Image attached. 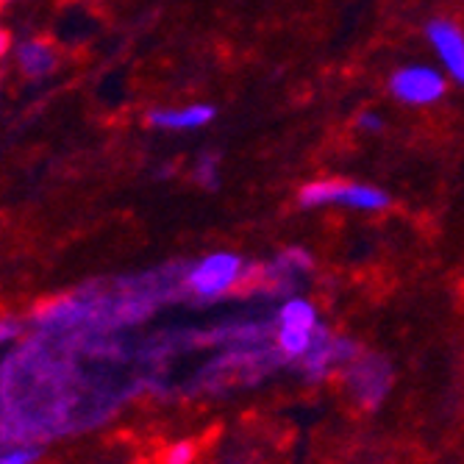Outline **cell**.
<instances>
[{"label": "cell", "instance_id": "obj_3", "mask_svg": "<svg viewBox=\"0 0 464 464\" xmlns=\"http://www.w3.org/2000/svg\"><path fill=\"white\" fill-rule=\"evenodd\" d=\"M242 276V262L234 253H212L198 267L189 270L187 286L200 295V298H218L226 289H231Z\"/></svg>", "mask_w": 464, "mask_h": 464}, {"label": "cell", "instance_id": "obj_1", "mask_svg": "<svg viewBox=\"0 0 464 464\" xmlns=\"http://www.w3.org/2000/svg\"><path fill=\"white\" fill-rule=\"evenodd\" d=\"M304 206H325V203H343L351 208H364V212H378L387 208L390 198L387 192L364 187V184H348V181H312L301 189Z\"/></svg>", "mask_w": 464, "mask_h": 464}, {"label": "cell", "instance_id": "obj_7", "mask_svg": "<svg viewBox=\"0 0 464 464\" xmlns=\"http://www.w3.org/2000/svg\"><path fill=\"white\" fill-rule=\"evenodd\" d=\"M215 117L212 106H187V109H159L150 111V125L156 129H200Z\"/></svg>", "mask_w": 464, "mask_h": 464}, {"label": "cell", "instance_id": "obj_4", "mask_svg": "<svg viewBox=\"0 0 464 464\" xmlns=\"http://www.w3.org/2000/svg\"><path fill=\"white\" fill-rule=\"evenodd\" d=\"M392 92L403 103L426 106V103H434L437 98H442L445 78L429 67H406L392 75Z\"/></svg>", "mask_w": 464, "mask_h": 464}, {"label": "cell", "instance_id": "obj_5", "mask_svg": "<svg viewBox=\"0 0 464 464\" xmlns=\"http://www.w3.org/2000/svg\"><path fill=\"white\" fill-rule=\"evenodd\" d=\"M426 34L431 39L434 51L440 53V59L445 62L448 72L459 83H464V34L448 20H431Z\"/></svg>", "mask_w": 464, "mask_h": 464}, {"label": "cell", "instance_id": "obj_11", "mask_svg": "<svg viewBox=\"0 0 464 464\" xmlns=\"http://www.w3.org/2000/svg\"><path fill=\"white\" fill-rule=\"evenodd\" d=\"M359 125H362L364 131H378V129H382V120H378L375 114H370V111H367V114H362V117H359Z\"/></svg>", "mask_w": 464, "mask_h": 464}, {"label": "cell", "instance_id": "obj_10", "mask_svg": "<svg viewBox=\"0 0 464 464\" xmlns=\"http://www.w3.org/2000/svg\"><path fill=\"white\" fill-rule=\"evenodd\" d=\"M195 179H200L203 184H208V187H215L218 181V161L208 156V159H203L200 164H198V170H195Z\"/></svg>", "mask_w": 464, "mask_h": 464}, {"label": "cell", "instance_id": "obj_6", "mask_svg": "<svg viewBox=\"0 0 464 464\" xmlns=\"http://www.w3.org/2000/svg\"><path fill=\"white\" fill-rule=\"evenodd\" d=\"M17 62L28 78H45L59 67V53L45 39H25L17 45Z\"/></svg>", "mask_w": 464, "mask_h": 464}, {"label": "cell", "instance_id": "obj_8", "mask_svg": "<svg viewBox=\"0 0 464 464\" xmlns=\"http://www.w3.org/2000/svg\"><path fill=\"white\" fill-rule=\"evenodd\" d=\"M195 453H198V445L192 440H184V442H176L164 450L161 464H192Z\"/></svg>", "mask_w": 464, "mask_h": 464}, {"label": "cell", "instance_id": "obj_2", "mask_svg": "<svg viewBox=\"0 0 464 464\" xmlns=\"http://www.w3.org/2000/svg\"><path fill=\"white\" fill-rule=\"evenodd\" d=\"M317 312L309 301L295 298L278 314V345L286 356H306L317 336Z\"/></svg>", "mask_w": 464, "mask_h": 464}, {"label": "cell", "instance_id": "obj_9", "mask_svg": "<svg viewBox=\"0 0 464 464\" xmlns=\"http://www.w3.org/2000/svg\"><path fill=\"white\" fill-rule=\"evenodd\" d=\"M39 456L36 448H14L9 453H4V459H0V464H34Z\"/></svg>", "mask_w": 464, "mask_h": 464}]
</instances>
